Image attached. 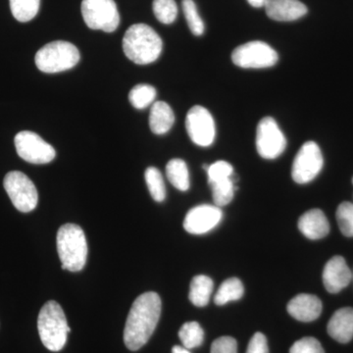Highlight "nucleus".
Returning <instances> with one entry per match:
<instances>
[{
  "label": "nucleus",
  "mask_w": 353,
  "mask_h": 353,
  "mask_svg": "<svg viewBox=\"0 0 353 353\" xmlns=\"http://www.w3.org/2000/svg\"><path fill=\"white\" fill-rule=\"evenodd\" d=\"M161 299L157 292L141 294L132 303L124 330V343L132 352L143 347L157 328L161 314Z\"/></svg>",
  "instance_id": "1"
},
{
  "label": "nucleus",
  "mask_w": 353,
  "mask_h": 353,
  "mask_svg": "<svg viewBox=\"0 0 353 353\" xmlns=\"http://www.w3.org/2000/svg\"><path fill=\"white\" fill-rule=\"evenodd\" d=\"M163 50V41L152 27L145 24L131 26L123 39V50L131 61L148 65L157 61Z\"/></svg>",
  "instance_id": "2"
},
{
  "label": "nucleus",
  "mask_w": 353,
  "mask_h": 353,
  "mask_svg": "<svg viewBox=\"0 0 353 353\" xmlns=\"http://www.w3.org/2000/svg\"><path fill=\"white\" fill-rule=\"evenodd\" d=\"M57 252L62 269L70 272L82 270L87 263L88 243L82 228L66 224L57 233Z\"/></svg>",
  "instance_id": "3"
},
{
  "label": "nucleus",
  "mask_w": 353,
  "mask_h": 353,
  "mask_svg": "<svg viewBox=\"0 0 353 353\" xmlns=\"http://www.w3.org/2000/svg\"><path fill=\"white\" fill-rule=\"evenodd\" d=\"M38 329L44 347L50 352H60L65 347L71 329L67 323L63 309L57 301H48L41 309Z\"/></svg>",
  "instance_id": "4"
},
{
  "label": "nucleus",
  "mask_w": 353,
  "mask_h": 353,
  "mask_svg": "<svg viewBox=\"0 0 353 353\" xmlns=\"http://www.w3.org/2000/svg\"><path fill=\"white\" fill-rule=\"evenodd\" d=\"M37 67L46 74L67 71L80 61V51L73 43L55 41L46 44L37 52Z\"/></svg>",
  "instance_id": "5"
},
{
  "label": "nucleus",
  "mask_w": 353,
  "mask_h": 353,
  "mask_svg": "<svg viewBox=\"0 0 353 353\" xmlns=\"http://www.w3.org/2000/svg\"><path fill=\"white\" fill-rule=\"evenodd\" d=\"M82 15L88 27L113 32L120 24V15L114 0H83Z\"/></svg>",
  "instance_id": "6"
},
{
  "label": "nucleus",
  "mask_w": 353,
  "mask_h": 353,
  "mask_svg": "<svg viewBox=\"0 0 353 353\" xmlns=\"http://www.w3.org/2000/svg\"><path fill=\"white\" fill-rule=\"evenodd\" d=\"M3 185L13 205L21 212H31L38 205L39 194L36 185L22 172L7 173Z\"/></svg>",
  "instance_id": "7"
},
{
  "label": "nucleus",
  "mask_w": 353,
  "mask_h": 353,
  "mask_svg": "<svg viewBox=\"0 0 353 353\" xmlns=\"http://www.w3.org/2000/svg\"><path fill=\"white\" fill-rule=\"evenodd\" d=\"M278 59L276 50L259 41L241 44L232 53L234 64L245 69L270 68L277 63Z\"/></svg>",
  "instance_id": "8"
},
{
  "label": "nucleus",
  "mask_w": 353,
  "mask_h": 353,
  "mask_svg": "<svg viewBox=\"0 0 353 353\" xmlns=\"http://www.w3.org/2000/svg\"><path fill=\"white\" fill-rule=\"evenodd\" d=\"M14 143L18 155L29 163L48 164L57 157L54 148L34 132H18Z\"/></svg>",
  "instance_id": "9"
},
{
  "label": "nucleus",
  "mask_w": 353,
  "mask_h": 353,
  "mask_svg": "<svg viewBox=\"0 0 353 353\" xmlns=\"http://www.w3.org/2000/svg\"><path fill=\"white\" fill-rule=\"evenodd\" d=\"M324 159L319 145L314 141H307L301 146L294 160L292 176L294 182L304 185L319 175Z\"/></svg>",
  "instance_id": "10"
},
{
  "label": "nucleus",
  "mask_w": 353,
  "mask_h": 353,
  "mask_svg": "<svg viewBox=\"0 0 353 353\" xmlns=\"http://www.w3.org/2000/svg\"><path fill=\"white\" fill-rule=\"evenodd\" d=\"M287 139L272 117L260 121L256 131L257 152L265 159H275L285 152Z\"/></svg>",
  "instance_id": "11"
},
{
  "label": "nucleus",
  "mask_w": 353,
  "mask_h": 353,
  "mask_svg": "<svg viewBox=\"0 0 353 353\" xmlns=\"http://www.w3.org/2000/svg\"><path fill=\"white\" fill-rule=\"evenodd\" d=\"M185 129L192 143L208 148L214 143L216 128L214 119L208 109L196 105L190 109L185 118Z\"/></svg>",
  "instance_id": "12"
},
{
  "label": "nucleus",
  "mask_w": 353,
  "mask_h": 353,
  "mask_svg": "<svg viewBox=\"0 0 353 353\" xmlns=\"http://www.w3.org/2000/svg\"><path fill=\"white\" fill-rule=\"evenodd\" d=\"M222 217V210L218 206L201 204L190 209L187 213L183 228L192 234H206L219 224Z\"/></svg>",
  "instance_id": "13"
},
{
  "label": "nucleus",
  "mask_w": 353,
  "mask_h": 353,
  "mask_svg": "<svg viewBox=\"0 0 353 353\" xmlns=\"http://www.w3.org/2000/svg\"><path fill=\"white\" fill-rule=\"evenodd\" d=\"M352 281V272L343 257L334 256L325 265L323 283L331 294H338L347 288Z\"/></svg>",
  "instance_id": "14"
},
{
  "label": "nucleus",
  "mask_w": 353,
  "mask_h": 353,
  "mask_svg": "<svg viewBox=\"0 0 353 353\" xmlns=\"http://www.w3.org/2000/svg\"><path fill=\"white\" fill-rule=\"evenodd\" d=\"M264 7L268 17L279 22L301 19L308 11L299 0H266Z\"/></svg>",
  "instance_id": "15"
},
{
  "label": "nucleus",
  "mask_w": 353,
  "mask_h": 353,
  "mask_svg": "<svg viewBox=\"0 0 353 353\" xmlns=\"http://www.w3.org/2000/svg\"><path fill=\"white\" fill-rule=\"evenodd\" d=\"M288 312L301 322H312L322 312V303L313 294H301L294 296L288 304Z\"/></svg>",
  "instance_id": "16"
},
{
  "label": "nucleus",
  "mask_w": 353,
  "mask_h": 353,
  "mask_svg": "<svg viewBox=\"0 0 353 353\" xmlns=\"http://www.w3.org/2000/svg\"><path fill=\"white\" fill-rule=\"evenodd\" d=\"M299 229L309 240H320L330 232L326 215L320 209H311L299 220Z\"/></svg>",
  "instance_id": "17"
},
{
  "label": "nucleus",
  "mask_w": 353,
  "mask_h": 353,
  "mask_svg": "<svg viewBox=\"0 0 353 353\" xmlns=\"http://www.w3.org/2000/svg\"><path fill=\"white\" fill-rule=\"evenodd\" d=\"M328 334L334 341L347 343L353 338V308L339 309L328 323Z\"/></svg>",
  "instance_id": "18"
},
{
  "label": "nucleus",
  "mask_w": 353,
  "mask_h": 353,
  "mask_svg": "<svg viewBox=\"0 0 353 353\" xmlns=\"http://www.w3.org/2000/svg\"><path fill=\"white\" fill-rule=\"evenodd\" d=\"M175 122V115L168 103L155 101L150 114V127L153 134H164L170 131Z\"/></svg>",
  "instance_id": "19"
},
{
  "label": "nucleus",
  "mask_w": 353,
  "mask_h": 353,
  "mask_svg": "<svg viewBox=\"0 0 353 353\" xmlns=\"http://www.w3.org/2000/svg\"><path fill=\"white\" fill-rule=\"evenodd\" d=\"M213 281L205 275L196 276L192 280L190 288L189 299L194 305L204 307L208 305L212 294Z\"/></svg>",
  "instance_id": "20"
},
{
  "label": "nucleus",
  "mask_w": 353,
  "mask_h": 353,
  "mask_svg": "<svg viewBox=\"0 0 353 353\" xmlns=\"http://www.w3.org/2000/svg\"><path fill=\"white\" fill-rule=\"evenodd\" d=\"M166 175L176 190L187 192L190 189L189 169L183 160L179 158L170 160L166 166Z\"/></svg>",
  "instance_id": "21"
},
{
  "label": "nucleus",
  "mask_w": 353,
  "mask_h": 353,
  "mask_svg": "<svg viewBox=\"0 0 353 353\" xmlns=\"http://www.w3.org/2000/svg\"><path fill=\"white\" fill-rule=\"evenodd\" d=\"M243 294L245 289L240 279L230 278L220 285L214 297V303L216 305H225L230 301H239L243 297Z\"/></svg>",
  "instance_id": "22"
},
{
  "label": "nucleus",
  "mask_w": 353,
  "mask_h": 353,
  "mask_svg": "<svg viewBox=\"0 0 353 353\" xmlns=\"http://www.w3.org/2000/svg\"><path fill=\"white\" fill-rule=\"evenodd\" d=\"M157 95V92L154 87L141 83L132 88L129 94V101L134 108L143 110L154 103Z\"/></svg>",
  "instance_id": "23"
},
{
  "label": "nucleus",
  "mask_w": 353,
  "mask_h": 353,
  "mask_svg": "<svg viewBox=\"0 0 353 353\" xmlns=\"http://www.w3.org/2000/svg\"><path fill=\"white\" fill-rule=\"evenodd\" d=\"M12 15L19 22H29L39 13L41 0H9Z\"/></svg>",
  "instance_id": "24"
},
{
  "label": "nucleus",
  "mask_w": 353,
  "mask_h": 353,
  "mask_svg": "<svg viewBox=\"0 0 353 353\" xmlns=\"http://www.w3.org/2000/svg\"><path fill=\"white\" fill-rule=\"evenodd\" d=\"M179 338L182 341L183 347L192 350L201 347L204 340V332L197 322H187L179 331Z\"/></svg>",
  "instance_id": "25"
},
{
  "label": "nucleus",
  "mask_w": 353,
  "mask_h": 353,
  "mask_svg": "<svg viewBox=\"0 0 353 353\" xmlns=\"http://www.w3.org/2000/svg\"><path fill=\"white\" fill-rule=\"evenodd\" d=\"M209 185L212 190L213 201L218 208L227 205L233 201L234 190H236V188L234 187V183L231 176L226 180L210 183Z\"/></svg>",
  "instance_id": "26"
},
{
  "label": "nucleus",
  "mask_w": 353,
  "mask_h": 353,
  "mask_svg": "<svg viewBox=\"0 0 353 353\" xmlns=\"http://www.w3.org/2000/svg\"><path fill=\"white\" fill-rule=\"evenodd\" d=\"M145 178L152 199L157 202L164 201L166 199V188L160 171L155 167H148L145 170Z\"/></svg>",
  "instance_id": "27"
},
{
  "label": "nucleus",
  "mask_w": 353,
  "mask_h": 353,
  "mask_svg": "<svg viewBox=\"0 0 353 353\" xmlns=\"http://www.w3.org/2000/svg\"><path fill=\"white\" fill-rule=\"evenodd\" d=\"M153 13L162 24H172L178 16L175 0H153Z\"/></svg>",
  "instance_id": "28"
},
{
  "label": "nucleus",
  "mask_w": 353,
  "mask_h": 353,
  "mask_svg": "<svg viewBox=\"0 0 353 353\" xmlns=\"http://www.w3.org/2000/svg\"><path fill=\"white\" fill-rule=\"evenodd\" d=\"M182 6L183 14H185V20H187L188 25H189L190 32L194 36H202L205 27H204L203 21L199 16L196 4L194 3V0H183Z\"/></svg>",
  "instance_id": "29"
},
{
  "label": "nucleus",
  "mask_w": 353,
  "mask_h": 353,
  "mask_svg": "<svg viewBox=\"0 0 353 353\" xmlns=\"http://www.w3.org/2000/svg\"><path fill=\"white\" fill-rule=\"evenodd\" d=\"M336 216L341 233L345 236H353V203L341 202L336 209Z\"/></svg>",
  "instance_id": "30"
},
{
  "label": "nucleus",
  "mask_w": 353,
  "mask_h": 353,
  "mask_svg": "<svg viewBox=\"0 0 353 353\" xmlns=\"http://www.w3.org/2000/svg\"><path fill=\"white\" fill-rule=\"evenodd\" d=\"M233 174V166L229 162L222 161V160L215 162V163L209 165L208 169V183L226 180Z\"/></svg>",
  "instance_id": "31"
},
{
  "label": "nucleus",
  "mask_w": 353,
  "mask_h": 353,
  "mask_svg": "<svg viewBox=\"0 0 353 353\" xmlns=\"http://www.w3.org/2000/svg\"><path fill=\"white\" fill-rule=\"evenodd\" d=\"M290 353H325L317 339L306 336L296 341L290 347Z\"/></svg>",
  "instance_id": "32"
},
{
  "label": "nucleus",
  "mask_w": 353,
  "mask_h": 353,
  "mask_svg": "<svg viewBox=\"0 0 353 353\" xmlns=\"http://www.w3.org/2000/svg\"><path fill=\"white\" fill-rule=\"evenodd\" d=\"M210 352L238 353V343L232 336H221L213 341Z\"/></svg>",
  "instance_id": "33"
},
{
  "label": "nucleus",
  "mask_w": 353,
  "mask_h": 353,
  "mask_svg": "<svg viewBox=\"0 0 353 353\" xmlns=\"http://www.w3.org/2000/svg\"><path fill=\"white\" fill-rule=\"evenodd\" d=\"M246 353H269L266 336L262 333H255L250 343Z\"/></svg>",
  "instance_id": "34"
},
{
  "label": "nucleus",
  "mask_w": 353,
  "mask_h": 353,
  "mask_svg": "<svg viewBox=\"0 0 353 353\" xmlns=\"http://www.w3.org/2000/svg\"><path fill=\"white\" fill-rule=\"evenodd\" d=\"M248 3L255 8H260V7H264L266 3V0H248Z\"/></svg>",
  "instance_id": "35"
},
{
  "label": "nucleus",
  "mask_w": 353,
  "mask_h": 353,
  "mask_svg": "<svg viewBox=\"0 0 353 353\" xmlns=\"http://www.w3.org/2000/svg\"><path fill=\"white\" fill-rule=\"evenodd\" d=\"M172 353H190V350L185 347H181V345H175L172 348Z\"/></svg>",
  "instance_id": "36"
},
{
  "label": "nucleus",
  "mask_w": 353,
  "mask_h": 353,
  "mask_svg": "<svg viewBox=\"0 0 353 353\" xmlns=\"http://www.w3.org/2000/svg\"><path fill=\"white\" fill-rule=\"evenodd\" d=\"M352 281H353V272H352Z\"/></svg>",
  "instance_id": "37"
},
{
  "label": "nucleus",
  "mask_w": 353,
  "mask_h": 353,
  "mask_svg": "<svg viewBox=\"0 0 353 353\" xmlns=\"http://www.w3.org/2000/svg\"><path fill=\"white\" fill-rule=\"evenodd\" d=\"M352 183H353V178H352Z\"/></svg>",
  "instance_id": "38"
}]
</instances>
